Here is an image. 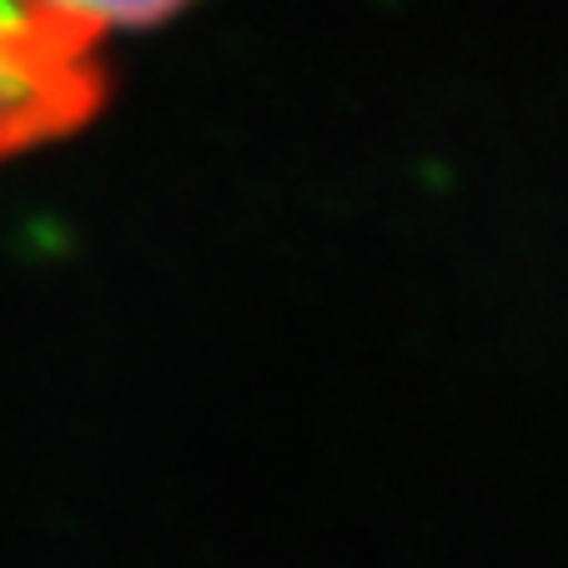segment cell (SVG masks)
<instances>
[{
    "label": "cell",
    "instance_id": "6da1fadb",
    "mask_svg": "<svg viewBox=\"0 0 568 568\" xmlns=\"http://www.w3.org/2000/svg\"><path fill=\"white\" fill-rule=\"evenodd\" d=\"M97 45L26 0H0V161L51 146L97 116L106 101Z\"/></svg>",
    "mask_w": 568,
    "mask_h": 568
},
{
    "label": "cell",
    "instance_id": "7a4b0ae2",
    "mask_svg": "<svg viewBox=\"0 0 568 568\" xmlns=\"http://www.w3.org/2000/svg\"><path fill=\"white\" fill-rule=\"evenodd\" d=\"M26 6H36L51 21L101 41L111 31H136V26L166 21L172 11H182L186 0H26Z\"/></svg>",
    "mask_w": 568,
    "mask_h": 568
}]
</instances>
